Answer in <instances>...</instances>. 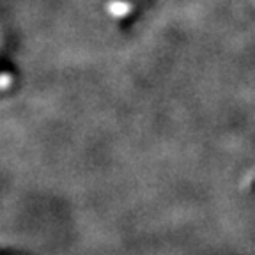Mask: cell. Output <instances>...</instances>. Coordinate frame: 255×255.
<instances>
[{"label": "cell", "instance_id": "obj_1", "mask_svg": "<svg viewBox=\"0 0 255 255\" xmlns=\"http://www.w3.org/2000/svg\"><path fill=\"white\" fill-rule=\"evenodd\" d=\"M12 84V76L7 75V73H2L0 75V91H5V89H9Z\"/></svg>", "mask_w": 255, "mask_h": 255}]
</instances>
